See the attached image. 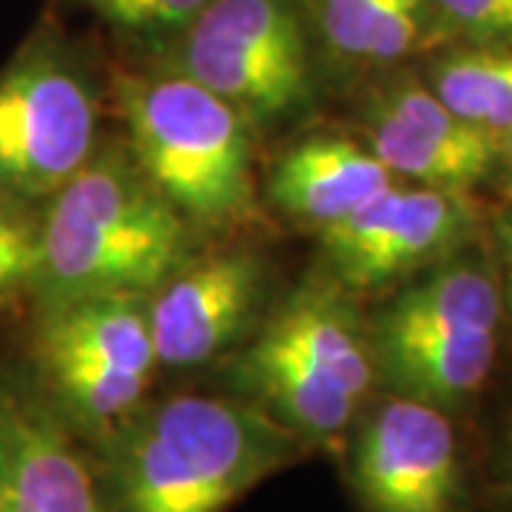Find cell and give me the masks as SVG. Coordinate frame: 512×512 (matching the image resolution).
Returning <instances> with one entry per match:
<instances>
[{"mask_svg":"<svg viewBox=\"0 0 512 512\" xmlns=\"http://www.w3.org/2000/svg\"><path fill=\"white\" fill-rule=\"evenodd\" d=\"M305 444L259 404L183 393L140 404L109 439L111 512H225Z\"/></svg>","mask_w":512,"mask_h":512,"instance_id":"1","label":"cell"},{"mask_svg":"<svg viewBox=\"0 0 512 512\" xmlns=\"http://www.w3.org/2000/svg\"><path fill=\"white\" fill-rule=\"evenodd\" d=\"M185 222L137 163L106 151L55 191L37 225V276L46 308L83 296H143L183 268Z\"/></svg>","mask_w":512,"mask_h":512,"instance_id":"2","label":"cell"},{"mask_svg":"<svg viewBox=\"0 0 512 512\" xmlns=\"http://www.w3.org/2000/svg\"><path fill=\"white\" fill-rule=\"evenodd\" d=\"M376 379L370 336L330 288L293 293L239 362L254 404L305 447L342 444Z\"/></svg>","mask_w":512,"mask_h":512,"instance_id":"3","label":"cell"},{"mask_svg":"<svg viewBox=\"0 0 512 512\" xmlns=\"http://www.w3.org/2000/svg\"><path fill=\"white\" fill-rule=\"evenodd\" d=\"M134 163L171 208L194 222L225 225L254 208L248 120L188 74H123Z\"/></svg>","mask_w":512,"mask_h":512,"instance_id":"4","label":"cell"},{"mask_svg":"<svg viewBox=\"0 0 512 512\" xmlns=\"http://www.w3.org/2000/svg\"><path fill=\"white\" fill-rule=\"evenodd\" d=\"M504 293L473 259H447L407 285L370 330L376 376L390 393L461 413L490 382Z\"/></svg>","mask_w":512,"mask_h":512,"instance_id":"5","label":"cell"},{"mask_svg":"<svg viewBox=\"0 0 512 512\" xmlns=\"http://www.w3.org/2000/svg\"><path fill=\"white\" fill-rule=\"evenodd\" d=\"M177 63L248 123H274L311 103L299 0H208L183 29Z\"/></svg>","mask_w":512,"mask_h":512,"instance_id":"6","label":"cell"},{"mask_svg":"<svg viewBox=\"0 0 512 512\" xmlns=\"http://www.w3.org/2000/svg\"><path fill=\"white\" fill-rule=\"evenodd\" d=\"M345 447L350 493L362 512H473L476 478L456 416L390 393L367 402Z\"/></svg>","mask_w":512,"mask_h":512,"instance_id":"7","label":"cell"},{"mask_svg":"<svg viewBox=\"0 0 512 512\" xmlns=\"http://www.w3.org/2000/svg\"><path fill=\"white\" fill-rule=\"evenodd\" d=\"M97 106L69 52L37 35L0 72V183L55 194L92 160Z\"/></svg>","mask_w":512,"mask_h":512,"instance_id":"8","label":"cell"},{"mask_svg":"<svg viewBox=\"0 0 512 512\" xmlns=\"http://www.w3.org/2000/svg\"><path fill=\"white\" fill-rule=\"evenodd\" d=\"M476 211L464 194L390 185L365 208L322 231L330 274L348 291H376L444 262L467 239Z\"/></svg>","mask_w":512,"mask_h":512,"instance_id":"9","label":"cell"},{"mask_svg":"<svg viewBox=\"0 0 512 512\" xmlns=\"http://www.w3.org/2000/svg\"><path fill=\"white\" fill-rule=\"evenodd\" d=\"M367 148L396 177L467 194L493 174L504 140L464 123L424 80H390L370 97Z\"/></svg>","mask_w":512,"mask_h":512,"instance_id":"10","label":"cell"},{"mask_svg":"<svg viewBox=\"0 0 512 512\" xmlns=\"http://www.w3.org/2000/svg\"><path fill=\"white\" fill-rule=\"evenodd\" d=\"M0 476L6 512H111L74 430L43 390L0 379Z\"/></svg>","mask_w":512,"mask_h":512,"instance_id":"11","label":"cell"},{"mask_svg":"<svg viewBox=\"0 0 512 512\" xmlns=\"http://www.w3.org/2000/svg\"><path fill=\"white\" fill-rule=\"evenodd\" d=\"M265 285V265L248 251H222L183 265L148 302L157 365L211 362L248 328Z\"/></svg>","mask_w":512,"mask_h":512,"instance_id":"12","label":"cell"},{"mask_svg":"<svg viewBox=\"0 0 512 512\" xmlns=\"http://www.w3.org/2000/svg\"><path fill=\"white\" fill-rule=\"evenodd\" d=\"M390 185L393 174L367 146L342 134H313L276 160L268 194L288 217L325 231Z\"/></svg>","mask_w":512,"mask_h":512,"instance_id":"13","label":"cell"},{"mask_svg":"<svg viewBox=\"0 0 512 512\" xmlns=\"http://www.w3.org/2000/svg\"><path fill=\"white\" fill-rule=\"evenodd\" d=\"M37 362H80L151 379L157 356L148 302L128 293H100L46 308Z\"/></svg>","mask_w":512,"mask_h":512,"instance_id":"14","label":"cell"},{"mask_svg":"<svg viewBox=\"0 0 512 512\" xmlns=\"http://www.w3.org/2000/svg\"><path fill=\"white\" fill-rule=\"evenodd\" d=\"M427 0H316V29L350 63L390 66L419 46Z\"/></svg>","mask_w":512,"mask_h":512,"instance_id":"15","label":"cell"},{"mask_svg":"<svg viewBox=\"0 0 512 512\" xmlns=\"http://www.w3.org/2000/svg\"><path fill=\"white\" fill-rule=\"evenodd\" d=\"M427 86L464 123L504 140L512 131V40L470 43L439 57Z\"/></svg>","mask_w":512,"mask_h":512,"instance_id":"16","label":"cell"},{"mask_svg":"<svg viewBox=\"0 0 512 512\" xmlns=\"http://www.w3.org/2000/svg\"><path fill=\"white\" fill-rule=\"evenodd\" d=\"M114 29L134 35L183 32L208 0H83Z\"/></svg>","mask_w":512,"mask_h":512,"instance_id":"17","label":"cell"},{"mask_svg":"<svg viewBox=\"0 0 512 512\" xmlns=\"http://www.w3.org/2000/svg\"><path fill=\"white\" fill-rule=\"evenodd\" d=\"M37 276V225L15 208L0 205V299L12 296Z\"/></svg>","mask_w":512,"mask_h":512,"instance_id":"18","label":"cell"},{"mask_svg":"<svg viewBox=\"0 0 512 512\" xmlns=\"http://www.w3.org/2000/svg\"><path fill=\"white\" fill-rule=\"evenodd\" d=\"M430 12L473 43L512 40V0H427Z\"/></svg>","mask_w":512,"mask_h":512,"instance_id":"19","label":"cell"},{"mask_svg":"<svg viewBox=\"0 0 512 512\" xmlns=\"http://www.w3.org/2000/svg\"><path fill=\"white\" fill-rule=\"evenodd\" d=\"M478 495L484 512H512V402L501 410L487 441Z\"/></svg>","mask_w":512,"mask_h":512,"instance_id":"20","label":"cell"},{"mask_svg":"<svg viewBox=\"0 0 512 512\" xmlns=\"http://www.w3.org/2000/svg\"><path fill=\"white\" fill-rule=\"evenodd\" d=\"M498 237V254H501V293H504V308L512 311V208L498 220L495 228Z\"/></svg>","mask_w":512,"mask_h":512,"instance_id":"21","label":"cell"},{"mask_svg":"<svg viewBox=\"0 0 512 512\" xmlns=\"http://www.w3.org/2000/svg\"><path fill=\"white\" fill-rule=\"evenodd\" d=\"M504 146H507V160H510V171H512V131L504 137Z\"/></svg>","mask_w":512,"mask_h":512,"instance_id":"22","label":"cell"},{"mask_svg":"<svg viewBox=\"0 0 512 512\" xmlns=\"http://www.w3.org/2000/svg\"><path fill=\"white\" fill-rule=\"evenodd\" d=\"M0 512H6V498H3V476H0Z\"/></svg>","mask_w":512,"mask_h":512,"instance_id":"23","label":"cell"}]
</instances>
